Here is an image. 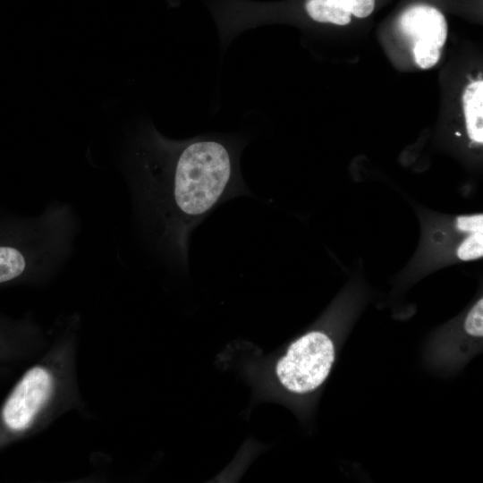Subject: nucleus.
I'll return each instance as SVG.
<instances>
[{
	"mask_svg": "<svg viewBox=\"0 0 483 483\" xmlns=\"http://www.w3.org/2000/svg\"><path fill=\"white\" fill-rule=\"evenodd\" d=\"M398 28L411 44L413 57L421 69L436 65L442 54L448 32L445 15L429 4H414L402 12Z\"/></svg>",
	"mask_w": 483,
	"mask_h": 483,
	"instance_id": "4",
	"label": "nucleus"
},
{
	"mask_svg": "<svg viewBox=\"0 0 483 483\" xmlns=\"http://www.w3.org/2000/svg\"><path fill=\"white\" fill-rule=\"evenodd\" d=\"M462 106L466 131L470 140L478 144L483 143V81L470 82L462 96Z\"/></svg>",
	"mask_w": 483,
	"mask_h": 483,
	"instance_id": "7",
	"label": "nucleus"
},
{
	"mask_svg": "<svg viewBox=\"0 0 483 483\" xmlns=\"http://www.w3.org/2000/svg\"><path fill=\"white\" fill-rule=\"evenodd\" d=\"M78 230V221H70L43 238L19 248L0 245V284L36 271L48 274L68 258Z\"/></svg>",
	"mask_w": 483,
	"mask_h": 483,
	"instance_id": "3",
	"label": "nucleus"
},
{
	"mask_svg": "<svg viewBox=\"0 0 483 483\" xmlns=\"http://www.w3.org/2000/svg\"><path fill=\"white\" fill-rule=\"evenodd\" d=\"M129 165L140 219L156 247L176 265L187 264L193 229L218 205L249 191L232 149L212 139L178 142L146 130Z\"/></svg>",
	"mask_w": 483,
	"mask_h": 483,
	"instance_id": "1",
	"label": "nucleus"
},
{
	"mask_svg": "<svg viewBox=\"0 0 483 483\" xmlns=\"http://www.w3.org/2000/svg\"><path fill=\"white\" fill-rule=\"evenodd\" d=\"M376 0H307L305 10L313 21L343 26L352 17L362 19L369 16Z\"/></svg>",
	"mask_w": 483,
	"mask_h": 483,
	"instance_id": "6",
	"label": "nucleus"
},
{
	"mask_svg": "<svg viewBox=\"0 0 483 483\" xmlns=\"http://www.w3.org/2000/svg\"><path fill=\"white\" fill-rule=\"evenodd\" d=\"M53 390V377L45 368L35 366L27 370L6 398L2 411L4 427L13 433L27 429Z\"/></svg>",
	"mask_w": 483,
	"mask_h": 483,
	"instance_id": "5",
	"label": "nucleus"
},
{
	"mask_svg": "<svg viewBox=\"0 0 483 483\" xmlns=\"http://www.w3.org/2000/svg\"><path fill=\"white\" fill-rule=\"evenodd\" d=\"M483 256V230L465 234L456 247V257L470 261Z\"/></svg>",
	"mask_w": 483,
	"mask_h": 483,
	"instance_id": "8",
	"label": "nucleus"
},
{
	"mask_svg": "<svg viewBox=\"0 0 483 483\" xmlns=\"http://www.w3.org/2000/svg\"><path fill=\"white\" fill-rule=\"evenodd\" d=\"M335 360V346L323 331L312 330L294 340L275 366L280 384L294 394L318 389L329 376Z\"/></svg>",
	"mask_w": 483,
	"mask_h": 483,
	"instance_id": "2",
	"label": "nucleus"
},
{
	"mask_svg": "<svg viewBox=\"0 0 483 483\" xmlns=\"http://www.w3.org/2000/svg\"><path fill=\"white\" fill-rule=\"evenodd\" d=\"M465 332L470 336H483V300L479 299L468 311L463 324Z\"/></svg>",
	"mask_w": 483,
	"mask_h": 483,
	"instance_id": "9",
	"label": "nucleus"
}]
</instances>
